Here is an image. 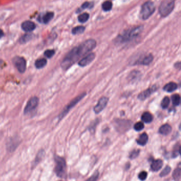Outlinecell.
I'll use <instances>...</instances> for the list:
<instances>
[{"mask_svg":"<svg viewBox=\"0 0 181 181\" xmlns=\"http://www.w3.org/2000/svg\"><path fill=\"white\" fill-rule=\"evenodd\" d=\"M96 46V41L93 39H89L83 42L79 46L73 48L64 58L61 64L62 68L64 70L68 69L81 58L94 49Z\"/></svg>","mask_w":181,"mask_h":181,"instance_id":"cell-1","label":"cell"},{"mask_svg":"<svg viewBox=\"0 0 181 181\" xmlns=\"http://www.w3.org/2000/svg\"><path fill=\"white\" fill-rule=\"evenodd\" d=\"M143 29V26H139L129 30L123 33V35H119L118 37H117V38L115 39V43L117 44L125 43L126 42L131 41L136 37L138 36L142 32Z\"/></svg>","mask_w":181,"mask_h":181,"instance_id":"cell-2","label":"cell"},{"mask_svg":"<svg viewBox=\"0 0 181 181\" xmlns=\"http://www.w3.org/2000/svg\"><path fill=\"white\" fill-rule=\"evenodd\" d=\"M55 162L56 163L55 172L56 175L61 178L65 177L66 169V165L65 160L62 157L55 156Z\"/></svg>","mask_w":181,"mask_h":181,"instance_id":"cell-3","label":"cell"},{"mask_svg":"<svg viewBox=\"0 0 181 181\" xmlns=\"http://www.w3.org/2000/svg\"><path fill=\"white\" fill-rule=\"evenodd\" d=\"M175 7V2L173 0H165L162 1L160 7L159 13L162 17H166L171 14Z\"/></svg>","mask_w":181,"mask_h":181,"instance_id":"cell-4","label":"cell"},{"mask_svg":"<svg viewBox=\"0 0 181 181\" xmlns=\"http://www.w3.org/2000/svg\"><path fill=\"white\" fill-rule=\"evenodd\" d=\"M156 9L154 3L147 1L143 4L140 11V16L143 20H147L154 13Z\"/></svg>","mask_w":181,"mask_h":181,"instance_id":"cell-5","label":"cell"},{"mask_svg":"<svg viewBox=\"0 0 181 181\" xmlns=\"http://www.w3.org/2000/svg\"><path fill=\"white\" fill-rule=\"evenodd\" d=\"M86 95V93H83L82 94L80 95V96H79L77 97H76L75 99H73L72 101H71L70 104L65 107V109L63 110V111L60 115V116H59L60 119L61 120L67 114L70 109L75 106V105L77 104L79 101H80Z\"/></svg>","mask_w":181,"mask_h":181,"instance_id":"cell-6","label":"cell"},{"mask_svg":"<svg viewBox=\"0 0 181 181\" xmlns=\"http://www.w3.org/2000/svg\"><path fill=\"white\" fill-rule=\"evenodd\" d=\"M13 63L20 72H24L26 69V61L24 58L16 56L13 59Z\"/></svg>","mask_w":181,"mask_h":181,"instance_id":"cell-7","label":"cell"},{"mask_svg":"<svg viewBox=\"0 0 181 181\" xmlns=\"http://www.w3.org/2000/svg\"><path fill=\"white\" fill-rule=\"evenodd\" d=\"M38 98L37 97H33L29 99V101H28L26 106L25 107L24 109V113L25 114L29 113L30 112L34 111L35 109H36L37 106L38 105Z\"/></svg>","mask_w":181,"mask_h":181,"instance_id":"cell-8","label":"cell"},{"mask_svg":"<svg viewBox=\"0 0 181 181\" xmlns=\"http://www.w3.org/2000/svg\"><path fill=\"white\" fill-rule=\"evenodd\" d=\"M109 100V98L105 97H102L99 99L98 104L94 107V111L95 113L96 114H99V113H100L105 108V107L106 106Z\"/></svg>","mask_w":181,"mask_h":181,"instance_id":"cell-9","label":"cell"},{"mask_svg":"<svg viewBox=\"0 0 181 181\" xmlns=\"http://www.w3.org/2000/svg\"><path fill=\"white\" fill-rule=\"evenodd\" d=\"M116 129L120 132H124L131 127V123L130 121L125 120H118L116 121Z\"/></svg>","mask_w":181,"mask_h":181,"instance_id":"cell-10","label":"cell"},{"mask_svg":"<svg viewBox=\"0 0 181 181\" xmlns=\"http://www.w3.org/2000/svg\"><path fill=\"white\" fill-rule=\"evenodd\" d=\"M157 89V86L156 85H154L152 87L141 92L140 94L138 95V99L141 100H144L147 99L148 97H149L154 92H156Z\"/></svg>","mask_w":181,"mask_h":181,"instance_id":"cell-11","label":"cell"},{"mask_svg":"<svg viewBox=\"0 0 181 181\" xmlns=\"http://www.w3.org/2000/svg\"><path fill=\"white\" fill-rule=\"evenodd\" d=\"M154 59L152 54H149L146 55L141 57L139 59L135 62V64H141V65H149L151 63Z\"/></svg>","mask_w":181,"mask_h":181,"instance_id":"cell-12","label":"cell"},{"mask_svg":"<svg viewBox=\"0 0 181 181\" xmlns=\"http://www.w3.org/2000/svg\"><path fill=\"white\" fill-rule=\"evenodd\" d=\"M95 58V53H91L89 54L79 62V65H80L81 67L86 66L87 65L89 64L90 63L94 60Z\"/></svg>","mask_w":181,"mask_h":181,"instance_id":"cell-13","label":"cell"},{"mask_svg":"<svg viewBox=\"0 0 181 181\" xmlns=\"http://www.w3.org/2000/svg\"><path fill=\"white\" fill-rule=\"evenodd\" d=\"M21 28L24 32H30L35 29L36 25L33 22L26 21L22 24Z\"/></svg>","mask_w":181,"mask_h":181,"instance_id":"cell-14","label":"cell"},{"mask_svg":"<svg viewBox=\"0 0 181 181\" xmlns=\"http://www.w3.org/2000/svg\"><path fill=\"white\" fill-rule=\"evenodd\" d=\"M163 166V162L161 160H153L151 164V169L152 171H160Z\"/></svg>","mask_w":181,"mask_h":181,"instance_id":"cell-15","label":"cell"},{"mask_svg":"<svg viewBox=\"0 0 181 181\" xmlns=\"http://www.w3.org/2000/svg\"><path fill=\"white\" fill-rule=\"evenodd\" d=\"M171 132V127L167 124L162 126L159 129V133L163 135H168Z\"/></svg>","mask_w":181,"mask_h":181,"instance_id":"cell-16","label":"cell"},{"mask_svg":"<svg viewBox=\"0 0 181 181\" xmlns=\"http://www.w3.org/2000/svg\"><path fill=\"white\" fill-rule=\"evenodd\" d=\"M177 87L178 86L176 83L174 82H171L165 85L163 88V89L165 92H173L175 90H176L177 89Z\"/></svg>","mask_w":181,"mask_h":181,"instance_id":"cell-17","label":"cell"},{"mask_svg":"<svg viewBox=\"0 0 181 181\" xmlns=\"http://www.w3.org/2000/svg\"><path fill=\"white\" fill-rule=\"evenodd\" d=\"M148 141V135L146 133H143L142 134H141L139 138H138V140H137L138 145L142 146L146 145Z\"/></svg>","mask_w":181,"mask_h":181,"instance_id":"cell-18","label":"cell"},{"mask_svg":"<svg viewBox=\"0 0 181 181\" xmlns=\"http://www.w3.org/2000/svg\"><path fill=\"white\" fill-rule=\"evenodd\" d=\"M141 120L146 123H151L153 120V116L149 112H145L141 116Z\"/></svg>","mask_w":181,"mask_h":181,"instance_id":"cell-19","label":"cell"},{"mask_svg":"<svg viewBox=\"0 0 181 181\" xmlns=\"http://www.w3.org/2000/svg\"><path fill=\"white\" fill-rule=\"evenodd\" d=\"M54 16V14L53 12H47L43 16V17H41V21H43L44 24H48V22L53 18Z\"/></svg>","mask_w":181,"mask_h":181,"instance_id":"cell-20","label":"cell"},{"mask_svg":"<svg viewBox=\"0 0 181 181\" xmlns=\"http://www.w3.org/2000/svg\"><path fill=\"white\" fill-rule=\"evenodd\" d=\"M44 155H45V152H44V150H41L38 152V154L37 155L35 160L33 164H32V167L33 168L36 166L41 161V160L43 158Z\"/></svg>","mask_w":181,"mask_h":181,"instance_id":"cell-21","label":"cell"},{"mask_svg":"<svg viewBox=\"0 0 181 181\" xmlns=\"http://www.w3.org/2000/svg\"><path fill=\"white\" fill-rule=\"evenodd\" d=\"M47 64V61L44 58H41L35 62V66L37 69H41L44 68Z\"/></svg>","mask_w":181,"mask_h":181,"instance_id":"cell-22","label":"cell"},{"mask_svg":"<svg viewBox=\"0 0 181 181\" xmlns=\"http://www.w3.org/2000/svg\"><path fill=\"white\" fill-rule=\"evenodd\" d=\"M171 101L174 106H179L180 104L181 98L179 94H174L171 96Z\"/></svg>","mask_w":181,"mask_h":181,"instance_id":"cell-23","label":"cell"},{"mask_svg":"<svg viewBox=\"0 0 181 181\" xmlns=\"http://www.w3.org/2000/svg\"><path fill=\"white\" fill-rule=\"evenodd\" d=\"M113 4L111 1H105L102 4V8L105 11H109L111 10Z\"/></svg>","mask_w":181,"mask_h":181,"instance_id":"cell-24","label":"cell"},{"mask_svg":"<svg viewBox=\"0 0 181 181\" xmlns=\"http://www.w3.org/2000/svg\"><path fill=\"white\" fill-rule=\"evenodd\" d=\"M89 18V15L87 13H83L79 16L78 20L81 23H85L87 22Z\"/></svg>","mask_w":181,"mask_h":181,"instance_id":"cell-25","label":"cell"},{"mask_svg":"<svg viewBox=\"0 0 181 181\" xmlns=\"http://www.w3.org/2000/svg\"><path fill=\"white\" fill-rule=\"evenodd\" d=\"M85 27L83 26H77L75 27L72 29V33L73 35H78V34H82L85 32Z\"/></svg>","mask_w":181,"mask_h":181,"instance_id":"cell-26","label":"cell"},{"mask_svg":"<svg viewBox=\"0 0 181 181\" xmlns=\"http://www.w3.org/2000/svg\"><path fill=\"white\" fill-rule=\"evenodd\" d=\"M181 168H177L176 169H175L173 176L174 178V180L175 181H180V179L181 178Z\"/></svg>","mask_w":181,"mask_h":181,"instance_id":"cell-27","label":"cell"},{"mask_svg":"<svg viewBox=\"0 0 181 181\" xmlns=\"http://www.w3.org/2000/svg\"><path fill=\"white\" fill-rule=\"evenodd\" d=\"M169 103H170V99H169V97H165L162 100L161 106L163 109H167L169 106Z\"/></svg>","mask_w":181,"mask_h":181,"instance_id":"cell-28","label":"cell"},{"mask_svg":"<svg viewBox=\"0 0 181 181\" xmlns=\"http://www.w3.org/2000/svg\"><path fill=\"white\" fill-rule=\"evenodd\" d=\"M171 171V168L169 166H166L165 167L164 169L162 171V172L160 174V177H165L167 176L168 174H169V173Z\"/></svg>","mask_w":181,"mask_h":181,"instance_id":"cell-29","label":"cell"},{"mask_svg":"<svg viewBox=\"0 0 181 181\" xmlns=\"http://www.w3.org/2000/svg\"><path fill=\"white\" fill-rule=\"evenodd\" d=\"M93 5V3L89 2H86L82 4L80 9H78V11H81V10H84L88 8H92Z\"/></svg>","mask_w":181,"mask_h":181,"instance_id":"cell-30","label":"cell"},{"mask_svg":"<svg viewBox=\"0 0 181 181\" xmlns=\"http://www.w3.org/2000/svg\"><path fill=\"white\" fill-rule=\"evenodd\" d=\"M144 127H145L144 124L141 122H139L135 123L134 126V129L137 131H140L144 129Z\"/></svg>","mask_w":181,"mask_h":181,"instance_id":"cell-31","label":"cell"},{"mask_svg":"<svg viewBox=\"0 0 181 181\" xmlns=\"http://www.w3.org/2000/svg\"><path fill=\"white\" fill-rule=\"evenodd\" d=\"M99 173L98 171H95L94 173L90 177L89 179H87L86 181H96L99 177Z\"/></svg>","mask_w":181,"mask_h":181,"instance_id":"cell-32","label":"cell"},{"mask_svg":"<svg viewBox=\"0 0 181 181\" xmlns=\"http://www.w3.org/2000/svg\"><path fill=\"white\" fill-rule=\"evenodd\" d=\"M32 38V35H25L24 36L20 38V42L21 43H24L27 41H30Z\"/></svg>","mask_w":181,"mask_h":181,"instance_id":"cell-33","label":"cell"},{"mask_svg":"<svg viewBox=\"0 0 181 181\" xmlns=\"http://www.w3.org/2000/svg\"><path fill=\"white\" fill-rule=\"evenodd\" d=\"M55 52L54 50H53V49H48V50H46L44 54H45V55L46 56L47 58H51L55 54Z\"/></svg>","mask_w":181,"mask_h":181,"instance_id":"cell-34","label":"cell"},{"mask_svg":"<svg viewBox=\"0 0 181 181\" xmlns=\"http://www.w3.org/2000/svg\"><path fill=\"white\" fill-rule=\"evenodd\" d=\"M148 174L146 171H143L140 173V174H139L138 177L140 179L141 181H145L147 177Z\"/></svg>","mask_w":181,"mask_h":181,"instance_id":"cell-35","label":"cell"},{"mask_svg":"<svg viewBox=\"0 0 181 181\" xmlns=\"http://www.w3.org/2000/svg\"><path fill=\"white\" fill-rule=\"evenodd\" d=\"M139 153H140V150H134L130 154V158L131 160L135 159V158H137L139 156Z\"/></svg>","mask_w":181,"mask_h":181,"instance_id":"cell-36","label":"cell"},{"mask_svg":"<svg viewBox=\"0 0 181 181\" xmlns=\"http://www.w3.org/2000/svg\"><path fill=\"white\" fill-rule=\"evenodd\" d=\"M180 152V147H179L178 149L175 150V151H173V153L172 154V157L173 158H176V157H177L179 156Z\"/></svg>","mask_w":181,"mask_h":181,"instance_id":"cell-37","label":"cell"},{"mask_svg":"<svg viewBox=\"0 0 181 181\" xmlns=\"http://www.w3.org/2000/svg\"><path fill=\"white\" fill-rule=\"evenodd\" d=\"M175 67H176L177 69H180L181 68V63L180 62H179V63H176L175 64Z\"/></svg>","mask_w":181,"mask_h":181,"instance_id":"cell-38","label":"cell"},{"mask_svg":"<svg viewBox=\"0 0 181 181\" xmlns=\"http://www.w3.org/2000/svg\"><path fill=\"white\" fill-rule=\"evenodd\" d=\"M3 35H4L3 32L1 29H0V38H1L3 36Z\"/></svg>","mask_w":181,"mask_h":181,"instance_id":"cell-39","label":"cell"},{"mask_svg":"<svg viewBox=\"0 0 181 181\" xmlns=\"http://www.w3.org/2000/svg\"><path fill=\"white\" fill-rule=\"evenodd\" d=\"M2 62L0 61V66H1V65H2Z\"/></svg>","mask_w":181,"mask_h":181,"instance_id":"cell-40","label":"cell"}]
</instances>
